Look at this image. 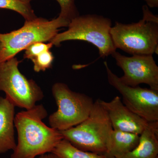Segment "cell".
Masks as SVG:
<instances>
[{"mask_svg":"<svg viewBox=\"0 0 158 158\" xmlns=\"http://www.w3.org/2000/svg\"><path fill=\"white\" fill-rule=\"evenodd\" d=\"M116 64L122 69L121 81L131 87L144 84L158 90V66L153 55H133L127 57L116 51L112 54Z\"/></svg>","mask_w":158,"mask_h":158,"instance_id":"cell-9","label":"cell"},{"mask_svg":"<svg viewBox=\"0 0 158 158\" xmlns=\"http://www.w3.org/2000/svg\"><path fill=\"white\" fill-rule=\"evenodd\" d=\"M15 106L7 98L0 97V154L14 149Z\"/></svg>","mask_w":158,"mask_h":158,"instance_id":"cell-11","label":"cell"},{"mask_svg":"<svg viewBox=\"0 0 158 158\" xmlns=\"http://www.w3.org/2000/svg\"><path fill=\"white\" fill-rule=\"evenodd\" d=\"M30 0H0V9L16 11L24 18L25 21L37 18Z\"/></svg>","mask_w":158,"mask_h":158,"instance_id":"cell-15","label":"cell"},{"mask_svg":"<svg viewBox=\"0 0 158 158\" xmlns=\"http://www.w3.org/2000/svg\"><path fill=\"white\" fill-rule=\"evenodd\" d=\"M143 18L138 22H116L110 34L113 44L131 55H153L158 52V17L147 6L142 7Z\"/></svg>","mask_w":158,"mask_h":158,"instance_id":"cell-2","label":"cell"},{"mask_svg":"<svg viewBox=\"0 0 158 158\" xmlns=\"http://www.w3.org/2000/svg\"><path fill=\"white\" fill-rule=\"evenodd\" d=\"M48 112L42 104L15 114L17 142L11 158H36L52 152L62 139L60 131L47 126L43 120Z\"/></svg>","mask_w":158,"mask_h":158,"instance_id":"cell-1","label":"cell"},{"mask_svg":"<svg viewBox=\"0 0 158 158\" xmlns=\"http://www.w3.org/2000/svg\"><path fill=\"white\" fill-rule=\"evenodd\" d=\"M52 93L58 109L49 116V123L59 131L69 129L85 120L94 102L90 97L73 91L63 83L54 84Z\"/></svg>","mask_w":158,"mask_h":158,"instance_id":"cell-6","label":"cell"},{"mask_svg":"<svg viewBox=\"0 0 158 158\" xmlns=\"http://www.w3.org/2000/svg\"><path fill=\"white\" fill-rule=\"evenodd\" d=\"M150 8H158V0H144Z\"/></svg>","mask_w":158,"mask_h":158,"instance_id":"cell-19","label":"cell"},{"mask_svg":"<svg viewBox=\"0 0 158 158\" xmlns=\"http://www.w3.org/2000/svg\"><path fill=\"white\" fill-rule=\"evenodd\" d=\"M158 155V121H155L148 123L137 147L118 158H156Z\"/></svg>","mask_w":158,"mask_h":158,"instance_id":"cell-12","label":"cell"},{"mask_svg":"<svg viewBox=\"0 0 158 158\" xmlns=\"http://www.w3.org/2000/svg\"><path fill=\"white\" fill-rule=\"evenodd\" d=\"M30 1L32 0H30ZM59 6L61 11L59 15L71 20L79 15L74 0H56Z\"/></svg>","mask_w":158,"mask_h":158,"instance_id":"cell-17","label":"cell"},{"mask_svg":"<svg viewBox=\"0 0 158 158\" xmlns=\"http://www.w3.org/2000/svg\"><path fill=\"white\" fill-rule=\"evenodd\" d=\"M70 21L59 15L51 20L37 17L25 21L18 30L0 33V63L14 58L35 43L50 42L59 33L60 28L68 27Z\"/></svg>","mask_w":158,"mask_h":158,"instance_id":"cell-3","label":"cell"},{"mask_svg":"<svg viewBox=\"0 0 158 158\" xmlns=\"http://www.w3.org/2000/svg\"><path fill=\"white\" fill-rule=\"evenodd\" d=\"M104 64L108 82L121 94L123 104L148 122L158 121V90L125 85L113 73L107 62Z\"/></svg>","mask_w":158,"mask_h":158,"instance_id":"cell-8","label":"cell"},{"mask_svg":"<svg viewBox=\"0 0 158 158\" xmlns=\"http://www.w3.org/2000/svg\"><path fill=\"white\" fill-rule=\"evenodd\" d=\"M54 57L50 50L45 51L31 60L34 64V69L36 72L44 71L52 67Z\"/></svg>","mask_w":158,"mask_h":158,"instance_id":"cell-16","label":"cell"},{"mask_svg":"<svg viewBox=\"0 0 158 158\" xmlns=\"http://www.w3.org/2000/svg\"><path fill=\"white\" fill-rule=\"evenodd\" d=\"M113 131L106 111L99 102H94L89 116L80 124L60 131L63 139L84 151L103 155Z\"/></svg>","mask_w":158,"mask_h":158,"instance_id":"cell-4","label":"cell"},{"mask_svg":"<svg viewBox=\"0 0 158 158\" xmlns=\"http://www.w3.org/2000/svg\"><path fill=\"white\" fill-rule=\"evenodd\" d=\"M52 153L58 158H106L103 155L79 149L64 139L59 142Z\"/></svg>","mask_w":158,"mask_h":158,"instance_id":"cell-14","label":"cell"},{"mask_svg":"<svg viewBox=\"0 0 158 158\" xmlns=\"http://www.w3.org/2000/svg\"><path fill=\"white\" fill-rule=\"evenodd\" d=\"M156 158H158V157H156Z\"/></svg>","mask_w":158,"mask_h":158,"instance_id":"cell-21","label":"cell"},{"mask_svg":"<svg viewBox=\"0 0 158 158\" xmlns=\"http://www.w3.org/2000/svg\"><path fill=\"white\" fill-rule=\"evenodd\" d=\"M110 118L113 130L140 135L148 125V122L127 107L119 96L110 101L99 99Z\"/></svg>","mask_w":158,"mask_h":158,"instance_id":"cell-10","label":"cell"},{"mask_svg":"<svg viewBox=\"0 0 158 158\" xmlns=\"http://www.w3.org/2000/svg\"><path fill=\"white\" fill-rule=\"evenodd\" d=\"M19 63L15 57L0 63V91L15 106L27 110L42 100L44 94L35 81L20 72Z\"/></svg>","mask_w":158,"mask_h":158,"instance_id":"cell-7","label":"cell"},{"mask_svg":"<svg viewBox=\"0 0 158 158\" xmlns=\"http://www.w3.org/2000/svg\"><path fill=\"white\" fill-rule=\"evenodd\" d=\"M52 44L51 42H36L33 44L26 48L24 58L32 60L35 57L45 51L50 50L52 48Z\"/></svg>","mask_w":158,"mask_h":158,"instance_id":"cell-18","label":"cell"},{"mask_svg":"<svg viewBox=\"0 0 158 158\" xmlns=\"http://www.w3.org/2000/svg\"><path fill=\"white\" fill-rule=\"evenodd\" d=\"M112 26L111 20L102 15H79L71 20L67 30L58 33L50 42L59 47L67 40L86 41L97 48L100 57L105 58L116 50L110 34Z\"/></svg>","mask_w":158,"mask_h":158,"instance_id":"cell-5","label":"cell"},{"mask_svg":"<svg viewBox=\"0 0 158 158\" xmlns=\"http://www.w3.org/2000/svg\"><path fill=\"white\" fill-rule=\"evenodd\" d=\"M37 158H58L52 152L47 153L39 156Z\"/></svg>","mask_w":158,"mask_h":158,"instance_id":"cell-20","label":"cell"},{"mask_svg":"<svg viewBox=\"0 0 158 158\" xmlns=\"http://www.w3.org/2000/svg\"><path fill=\"white\" fill-rule=\"evenodd\" d=\"M140 135L113 130L104 154L106 158H118L137 147Z\"/></svg>","mask_w":158,"mask_h":158,"instance_id":"cell-13","label":"cell"}]
</instances>
